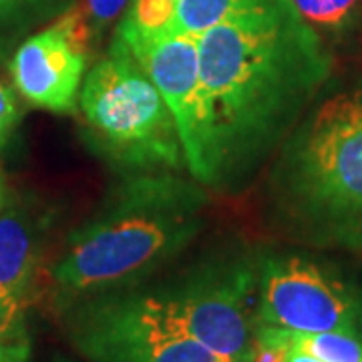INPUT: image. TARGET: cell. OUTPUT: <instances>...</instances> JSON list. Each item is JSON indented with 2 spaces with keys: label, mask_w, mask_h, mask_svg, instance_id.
<instances>
[{
  "label": "cell",
  "mask_w": 362,
  "mask_h": 362,
  "mask_svg": "<svg viewBox=\"0 0 362 362\" xmlns=\"http://www.w3.org/2000/svg\"><path fill=\"white\" fill-rule=\"evenodd\" d=\"M28 2H33V0H0V16L11 14L13 11H16V8L28 4Z\"/></svg>",
  "instance_id": "d6986e66"
},
{
  "label": "cell",
  "mask_w": 362,
  "mask_h": 362,
  "mask_svg": "<svg viewBox=\"0 0 362 362\" xmlns=\"http://www.w3.org/2000/svg\"><path fill=\"white\" fill-rule=\"evenodd\" d=\"M278 0H177L169 35L199 37L207 28L220 25L235 14L247 13Z\"/></svg>",
  "instance_id": "7c38bea8"
},
{
  "label": "cell",
  "mask_w": 362,
  "mask_h": 362,
  "mask_svg": "<svg viewBox=\"0 0 362 362\" xmlns=\"http://www.w3.org/2000/svg\"><path fill=\"white\" fill-rule=\"evenodd\" d=\"M159 308L183 334L223 361H242L254 344L252 296L256 274L246 266L218 268L168 292H151Z\"/></svg>",
  "instance_id": "52a82bcc"
},
{
  "label": "cell",
  "mask_w": 362,
  "mask_h": 362,
  "mask_svg": "<svg viewBox=\"0 0 362 362\" xmlns=\"http://www.w3.org/2000/svg\"><path fill=\"white\" fill-rule=\"evenodd\" d=\"M300 16L316 30L344 35L361 18L362 0H292Z\"/></svg>",
  "instance_id": "4fadbf2b"
},
{
  "label": "cell",
  "mask_w": 362,
  "mask_h": 362,
  "mask_svg": "<svg viewBox=\"0 0 362 362\" xmlns=\"http://www.w3.org/2000/svg\"><path fill=\"white\" fill-rule=\"evenodd\" d=\"M274 181L286 209L310 230L362 238V87L330 97L298 125Z\"/></svg>",
  "instance_id": "3957f363"
},
{
  "label": "cell",
  "mask_w": 362,
  "mask_h": 362,
  "mask_svg": "<svg viewBox=\"0 0 362 362\" xmlns=\"http://www.w3.org/2000/svg\"><path fill=\"white\" fill-rule=\"evenodd\" d=\"M21 121V111L14 93L0 81V149L8 143L14 127Z\"/></svg>",
  "instance_id": "9a60e30c"
},
{
  "label": "cell",
  "mask_w": 362,
  "mask_h": 362,
  "mask_svg": "<svg viewBox=\"0 0 362 362\" xmlns=\"http://www.w3.org/2000/svg\"><path fill=\"white\" fill-rule=\"evenodd\" d=\"M173 2H177V0H173Z\"/></svg>",
  "instance_id": "7402d4cb"
},
{
  "label": "cell",
  "mask_w": 362,
  "mask_h": 362,
  "mask_svg": "<svg viewBox=\"0 0 362 362\" xmlns=\"http://www.w3.org/2000/svg\"><path fill=\"white\" fill-rule=\"evenodd\" d=\"M206 195L171 175H141L111 195L52 268L66 294H101L177 256L202 232Z\"/></svg>",
  "instance_id": "7a4b0ae2"
},
{
  "label": "cell",
  "mask_w": 362,
  "mask_h": 362,
  "mask_svg": "<svg viewBox=\"0 0 362 362\" xmlns=\"http://www.w3.org/2000/svg\"><path fill=\"white\" fill-rule=\"evenodd\" d=\"M89 39V18L81 8H71L54 25L26 39L11 63L16 90L39 109L75 113Z\"/></svg>",
  "instance_id": "ba28073f"
},
{
  "label": "cell",
  "mask_w": 362,
  "mask_h": 362,
  "mask_svg": "<svg viewBox=\"0 0 362 362\" xmlns=\"http://www.w3.org/2000/svg\"><path fill=\"white\" fill-rule=\"evenodd\" d=\"M78 107L95 143L119 165L139 171L185 165L168 105L117 37L83 81Z\"/></svg>",
  "instance_id": "277c9868"
},
{
  "label": "cell",
  "mask_w": 362,
  "mask_h": 362,
  "mask_svg": "<svg viewBox=\"0 0 362 362\" xmlns=\"http://www.w3.org/2000/svg\"><path fill=\"white\" fill-rule=\"evenodd\" d=\"M26 337L25 302L0 290V342Z\"/></svg>",
  "instance_id": "5bb4252c"
},
{
  "label": "cell",
  "mask_w": 362,
  "mask_h": 362,
  "mask_svg": "<svg viewBox=\"0 0 362 362\" xmlns=\"http://www.w3.org/2000/svg\"><path fill=\"white\" fill-rule=\"evenodd\" d=\"M235 362H250V361H247V356H244L242 361H235Z\"/></svg>",
  "instance_id": "44dd1931"
},
{
  "label": "cell",
  "mask_w": 362,
  "mask_h": 362,
  "mask_svg": "<svg viewBox=\"0 0 362 362\" xmlns=\"http://www.w3.org/2000/svg\"><path fill=\"white\" fill-rule=\"evenodd\" d=\"M131 54L153 81L161 99L168 105L180 135L185 168L195 177L202 157V93L197 37L168 35Z\"/></svg>",
  "instance_id": "9c48e42d"
},
{
  "label": "cell",
  "mask_w": 362,
  "mask_h": 362,
  "mask_svg": "<svg viewBox=\"0 0 362 362\" xmlns=\"http://www.w3.org/2000/svg\"><path fill=\"white\" fill-rule=\"evenodd\" d=\"M284 362H322V361L314 358V356H310V354H306V352H302V350L288 349V350H286Z\"/></svg>",
  "instance_id": "ac0fdd59"
},
{
  "label": "cell",
  "mask_w": 362,
  "mask_h": 362,
  "mask_svg": "<svg viewBox=\"0 0 362 362\" xmlns=\"http://www.w3.org/2000/svg\"><path fill=\"white\" fill-rule=\"evenodd\" d=\"M262 337L270 338L286 349H298L322 362H362V338L340 330L296 332L268 324H256Z\"/></svg>",
  "instance_id": "8fae6325"
},
{
  "label": "cell",
  "mask_w": 362,
  "mask_h": 362,
  "mask_svg": "<svg viewBox=\"0 0 362 362\" xmlns=\"http://www.w3.org/2000/svg\"><path fill=\"white\" fill-rule=\"evenodd\" d=\"M0 362H28V340H26V337L0 342Z\"/></svg>",
  "instance_id": "e0dca14e"
},
{
  "label": "cell",
  "mask_w": 362,
  "mask_h": 362,
  "mask_svg": "<svg viewBox=\"0 0 362 362\" xmlns=\"http://www.w3.org/2000/svg\"><path fill=\"white\" fill-rule=\"evenodd\" d=\"M39 264V244L23 214L0 209V290L25 302Z\"/></svg>",
  "instance_id": "30bf717a"
},
{
  "label": "cell",
  "mask_w": 362,
  "mask_h": 362,
  "mask_svg": "<svg viewBox=\"0 0 362 362\" xmlns=\"http://www.w3.org/2000/svg\"><path fill=\"white\" fill-rule=\"evenodd\" d=\"M256 324L362 338V298L310 259L270 258L256 276Z\"/></svg>",
  "instance_id": "8992f818"
},
{
  "label": "cell",
  "mask_w": 362,
  "mask_h": 362,
  "mask_svg": "<svg viewBox=\"0 0 362 362\" xmlns=\"http://www.w3.org/2000/svg\"><path fill=\"white\" fill-rule=\"evenodd\" d=\"M4 204H6V177L0 169V209L4 207Z\"/></svg>",
  "instance_id": "ffe728a7"
},
{
  "label": "cell",
  "mask_w": 362,
  "mask_h": 362,
  "mask_svg": "<svg viewBox=\"0 0 362 362\" xmlns=\"http://www.w3.org/2000/svg\"><path fill=\"white\" fill-rule=\"evenodd\" d=\"M69 330L89 362H228L183 334L153 294L90 298L73 312Z\"/></svg>",
  "instance_id": "5b68a950"
},
{
  "label": "cell",
  "mask_w": 362,
  "mask_h": 362,
  "mask_svg": "<svg viewBox=\"0 0 362 362\" xmlns=\"http://www.w3.org/2000/svg\"><path fill=\"white\" fill-rule=\"evenodd\" d=\"M129 2L131 0H87L90 23L97 30H101L107 25H111L129 6Z\"/></svg>",
  "instance_id": "2e32d148"
},
{
  "label": "cell",
  "mask_w": 362,
  "mask_h": 362,
  "mask_svg": "<svg viewBox=\"0 0 362 362\" xmlns=\"http://www.w3.org/2000/svg\"><path fill=\"white\" fill-rule=\"evenodd\" d=\"M202 157L195 181L221 187L282 141L330 75L320 35L278 0L197 37Z\"/></svg>",
  "instance_id": "6da1fadb"
}]
</instances>
